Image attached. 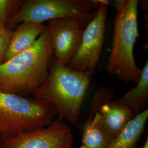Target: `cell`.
I'll list each match as a JSON object with an SVG mask.
<instances>
[{"label":"cell","instance_id":"obj_1","mask_svg":"<svg viewBox=\"0 0 148 148\" xmlns=\"http://www.w3.org/2000/svg\"><path fill=\"white\" fill-rule=\"evenodd\" d=\"M92 75L63 65L53 56L47 78L32 95L53 106L58 112V119H65L76 124L79 119Z\"/></svg>","mask_w":148,"mask_h":148},{"label":"cell","instance_id":"obj_2","mask_svg":"<svg viewBox=\"0 0 148 148\" xmlns=\"http://www.w3.org/2000/svg\"><path fill=\"white\" fill-rule=\"evenodd\" d=\"M53 46L47 26L31 47L0 64V90L32 94L47 77Z\"/></svg>","mask_w":148,"mask_h":148},{"label":"cell","instance_id":"obj_3","mask_svg":"<svg viewBox=\"0 0 148 148\" xmlns=\"http://www.w3.org/2000/svg\"><path fill=\"white\" fill-rule=\"evenodd\" d=\"M138 1H120L117 6L112 46L107 70L125 82L137 84L142 69L138 68L134 57V47L139 37Z\"/></svg>","mask_w":148,"mask_h":148},{"label":"cell","instance_id":"obj_4","mask_svg":"<svg viewBox=\"0 0 148 148\" xmlns=\"http://www.w3.org/2000/svg\"><path fill=\"white\" fill-rule=\"evenodd\" d=\"M58 112L42 99L29 98L0 90V136H14L47 127Z\"/></svg>","mask_w":148,"mask_h":148},{"label":"cell","instance_id":"obj_5","mask_svg":"<svg viewBox=\"0 0 148 148\" xmlns=\"http://www.w3.org/2000/svg\"><path fill=\"white\" fill-rule=\"evenodd\" d=\"M99 0H27L7 23L16 27L23 22L42 23L70 18L87 24L95 16Z\"/></svg>","mask_w":148,"mask_h":148},{"label":"cell","instance_id":"obj_6","mask_svg":"<svg viewBox=\"0 0 148 148\" xmlns=\"http://www.w3.org/2000/svg\"><path fill=\"white\" fill-rule=\"evenodd\" d=\"M108 1L99 0L95 16L83 32L79 47L68 66L92 74L101 57L106 32Z\"/></svg>","mask_w":148,"mask_h":148},{"label":"cell","instance_id":"obj_7","mask_svg":"<svg viewBox=\"0 0 148 148\" xmlns=\"http://www.w3.org/2000/svg\"><path fill=\"white\" fill-rule=\"evenodd\" d=\"M1 138V148H72L74 142L70 128L59 119L47 127Z\"/></svg>","mask_w":148,"mask_h":148},{"label":"cell","instance_id":"obj_8","mask_svg":"<svg viewBox=\"0 0 148 148\" xmlns=\"http://www.w3.org/2000/svg\"><path fill=\"white\" fill-rule=\"evenodd\" d=\"M83 24L74 19L65 18L48 21L53 46V56L68 66L76 53L81 41Z\"/></svg>","mask_w":148,"mask_h":148},{"label":"cell","instance_id":"obj_9","mask_svg":"<svg viewBox=\"0 0 148 148\" xmlns=\"http://www.w3.org/2000/svg\"><path fill=\"white\" fill-rule=\"evenodd\" d=\"M110 90H99L95 94L92 112L97 113L101 126L114 138L136 115L127 106L111 100Z\"/></svg>","mask_w":148,"mask_h":148},{"label":"cell","instance_id":"obj_10","mask_svg":"<svg viewBox=\"0 0 148 148\" xmlns=\"http://www.w3.org/2000/svg\"><path fill=\"white\" fill-rule=\"evenodd\" d=\"M46 27L42 23L28 21L18 24L13 31L3 62L31 47Z\"/></svg>","mask_w":148,"mask_h":148},{"label":"cell","instance_id":"obj_11","mask_svg":"<svg viewBox=\"0 0 148 148\" xmlns=\"http://www.w3.org/2000/svg\"><path fill=\"white\" fill-rule=\"evenodd\" d=\"M148 118V109L129 122L107 148H135Z\"/></svg>","mask_w":148,"mask_h":148},{"label":"cell","instance_id":"obj_12","mask_svg":"<svg viewBox=\"0 0 148 148\" xmlns=\"http://www.w3.org/2000/svg\"><path fill=\"white\" fill-rule=\"evenodd\" d=\"M115 101L128 107L136 116L145 109L148 101V62L144 65L136 87Z\"/></svg>","mask_w":148,"mask_h":148},{"label":"cell","instance_id":"obj_13","mask_svg":"<svg viewBox=\"0 0 148 148\" xmlns=\"http://www.w3.org/2000/svg\"><path fill=\"white\" fill-rule=\"evenodd\" d=\"M114 139L101 126L97 113L92 112L85 123L81 145L85 148H107Z\"/></svg>","mask_w":148,"mask_h":148},{"label":"cell","instance_id":"obj_14","mask_svg":"<svg viewBox=\"0 0 148 148\" xmlns=\"http://www.w3.org/2000/svg\"><path fill=\"white\" fill-rule=\"evenodd\" d=\"M23 0H0V23L7 25L21 7Z\"/></svg>","mask_w":148,"mask_h":148},{"label":"cell","instance_id":"obj_15","mask_svg":"<svg viewBox=\"0 0 148 148\" xmlns=\"http://www.w3.org/2000/svg\"><path fill=\"white\" fill-rule=\"evenodd\" d=\"M13 31L0 23V64L3 62Z\"/></svg>","mask_w":148,"mask_h":148},{"label":"cell","instance_id":"obj_16","mask_svg":"<svg viewBox=\"0 0 148 148\" xmlns=\"http://www.w3.org/2000/svg\"><path fill=\"white\" fill-rule=\"evenodd\" d=\"M142 148H148V139H147L145 143H144V145Z\"/></svg>","mask_w":148,"mask_h":148},{"label":"cell","instance_id":"obj_17","mask_svg":"<svg viewBox=\"0 0 148 148\" xmlns=\"http://www.w3.org/2000/svg\"><path fill=\"white\" fill-rule=\"evenodd\" d=\"M1 140H2V138L0 136V148H1Z\"/></svg>","mask_w":148,"mask_h":148},{"label":"cell","instance_id":"obj_18","mask_svg":"<svg viewBox=\"0 0 148 148\" xmlns=\"http://www.w3.org/2000/svg\"><path fill=\"white\" fill-rule=\"evenodd\" d=\"M85 148V147H84V146H82V145H81V147H80V148Z\"/></svg>","mask_w":148,"mask_h":148}]
</instances>
